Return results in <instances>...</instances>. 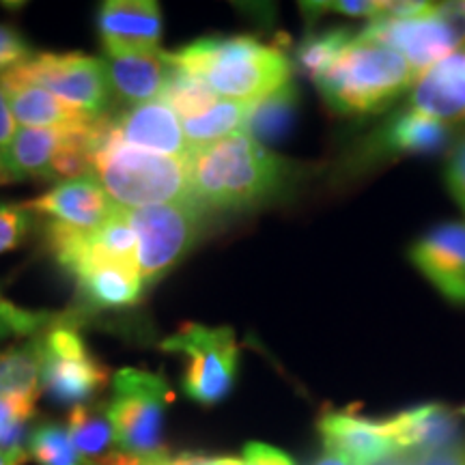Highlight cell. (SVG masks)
<instances>
[{
    "mask_svg": "<svg viewBox=\"0 0 465 465\" xmlns=\"http://www.w3.org/2000/svg\"><path fill=\"white\" fill-rule=\"evenodd\" d=\"M188 199L205 212H243L276 194L284 164L246 130L190 151Z\"/></svg>",
    "mask_w": 465,
    "mask_h": 465,
    "instance_id": "1",
    "label": "cell"
},
{
    "mask_svg": "<svg viewBox=\"0 0 465 465\" xmlns=\"http://www.w3.org/2000/svg\"><path fill=\"white\" fill-rule=\"evenodd\" d=\"M168 61L203 80L220 100L254 104L289 84L291 65L281 50L252 37L201 39Z\"/></svg>",
    "mask_w": 465,
    "mask_h": 465,
    "instance_id": "2",
    "label": "cell"
},
{
    "mask_svg": "<svg viewBox=\"0 0 465 465\" xmlns=\"http://www.w3.org/2000/svg\"><path fill=\"white\" fill-rule=\"evenodd\" d=\"M185 160L119 143L113 121L106 116L93 125V174L119 207L136 209L188 199Z\"/></svg>",
    "mask_w": 465,
    "mask_h": 465,
    "instance_id": "3",
    "label": "cell"
},
{
    "mask_svg": "<svg viewBox=\"0 0 465 465\" xmlns=\"http://www.w3.org/2000/svg\"><path fill=\"white\" fill-rule=\"evenodd\" d=\"M416 80L414 67L401 52L360 35L315 83L334 110L364 114L386 108Z\"/></svg>",
    "mask_w": 465,
    "mask_h": 465,
    "instance_id": "4",
    "label": "cell"
},
{
    "mask_svg": "<svg viewBox=\"0 0 465 465\" xmlns=\"http://www.w3.org/2000/svg\"><path fill=\"white\" fill-rule=\"evenodd\" d=\"M362 37L401 52L420 78L465 39V5L388 3Z\"/></svg>",
    "mask_w": 465,
    "mask_h": 465,
    "instance_id": "5",
    "label": "cell"
},
{
    "mask_svg": "<svg viewBox=\"0 0 465 465\" xmlns=\"http://www.w3.org/2000/svg\"><path fill=\"white\" fill-rule=\"evenodd\" d=\"M173 392L164 375L141 369H121L113 380V399L106 411L113 424L116 450L136 457L162 455V429Z\"/></svg>",
    "mask_w": 465,
    "mask_h": 465,
    "instance_id": "6",
    "label": "cell"
},
{
    "mask_svg": "<svg viewBox=\"0 0 465 465\" xmlns=\"http://www.w3.org/2000/svg\"><path fill=\"white\" fill-rule=\"evenodd\" d=\"M138 242V272L144 287L155 284L182 261L201 232L203 212L190 199L125 209Z\"/></svg>",
    "mask_w": 465,
    "mask_h": 465,
    "instance_id": "7",
    "label": "cell"
},
{
    "mask_svg": "<svg viewBox=\"0 0 465 465\" xmlns=\"http://www.w3.org/2000/svg\"><path fill=\"white\" fill-rule=\"evenodd\" d=\"M0 83L39 86L95 119L106 114L113 95L102 58L80 54V52L37 54L22 65L0 74Z\"/></svg>",
    "mask_w": 465,
    "mask_h": 465,
    "instance_id": "8",
    "label": "cell"
},
{
    "mask_svg": "<svg viewBox=\"0 0 465 465\" xmlns=\"http://www.w3.org/2000/svg\"><path fill=\"white\" fill-rule=\"evenodd\" d=\"M162 349L188 358L182 386L192 401L216 405L231 392L240 358V347L231 328L188 323L177 334L168 336Z\"/></svg>",
    "mask_w": 465,
    "mask_h": 465,
    "instance_id": "9",
    "label": "cell"
},
{
    "mask_svg": "<svg viewBox=\"0 0 465 465\" xmlns=\"http://www.w3.org/2000/svg\"><path fill=\"white\" fill-rule=\"evenodd\" d=\"M42 391L63 405H83L108 383L106 366L86 349L74 323L56 319L42 339Z\"/></svg>",
    "mask_w": 465,
    "mask_h": 465,
    "instance_id": "10",
    "label": "cell"
},
{
    "mask_svg": "<svg viewBox=\"0 0 465 465\" xmlns=\"http://www.w3.org/2000/svg\"><path fill=\"white\" fill-rule=\"evenodd\" d=\"M100 35L106 54L160 50V5L151 0H108L100 9Z\"/></svg>",
    "mask_w": 465,
    "mask_h": 465,
    "instance_id": "11",
    "label": "cell"
},
{
    "mask_svg": "<svg viewBox=\"0 0 465 465\" xmlns=\"http://www.w3.org/2000/svg\"><path fill=\"white\" fill-rule=\"evenodd\" d=\"M114 203L97 182L95 174L69 179L52 188L50 192L26 203L31 213L50 218L52 223H63L78 229H95L106 223L114 212Z\"/></svg>",
    "mask_w": 465,
    "mask_h": 465,
    "instance_id": "12",
    "label": "cell"
},
{
    "mask_svg": "<svg viewBox=\"0 0 465 465\" xmlns=\"http://www.w3.org/2000/svg\"><path fill=\"white\" fill-rule=\"evenodd\" d=\"M325 452L347 465H377L399 452L394 441L383 433L380 420H369L347 411H330L319 420Z\"/></svg>",
    "mask_w": 465,
    "mask_h": 465,
    "instance_id": "13",
    "label": "cell"
},
{
    "mask_svg": "<svg viewBox=\"0 0 465 465\" xmlns=\"http://www.w3.org/2000/svg\"><path fill=\"white\" fill-rule=\"evenodd\" d=\"M411 261L446 298L465 304V224L435 226L411 248Z\"/></svg>",
    "mask_w": 465,
    "mask_h": 465,
    "instance_id": "14",
    "label": "cell"
},
{
    "mask_svg": "<svg viewBox=\"0 0 465 465\" xmlns=\"http://www.w3.org/2000/svg\"><path fill=\"white\" fill-rule=\"evenodd\" d=\"M113 134L130 147L185 160L192 147L185 141L182 119L162 102L134 106L113 121Z\"/></svg>",
    "mask_w": 465,
    "mask_h": 465,
    "instance_id": "15",
    "label": "cell"
},
{
    "mask_svg": "<svg viewBox=\"0 0 465 465\" xmlns=\"http://www.w3.org/2000/svg\"><path fill=\"white\" fill-rule=\"evenodd\" d=\"M399 452H427L455 444L459 424L449 407L429 403L380 420Z\"/></svg>",
    "mask_w": 465,
    "mask_h": 465,
    "instance_id": "16",
    "label": "cell"
},
{
    "mask_svg": "<svg viewBox=\"0 0 465 465\" xmlns=\"http://www.w3.org/2000/svg\"><path fill=\"white\" fill-rule=\"evenodd\" d=\"M110 91L134 106L155 102L164 89L171 61L162 50L143 54H106L104 58Z\"/></svg>",
    "mask_w": 465,
    "mask_h": 465,
    "instance_id": "17",
    "label": "cell"
},
{
    "mask_svg": "<svg viewBox=\"0 0 465 465\" xmlns=\"http://www.w3.org/2000/svg\"><path fill=\"white\" fill-rule=\"evenodd\" d=\"M411 104L440 121L465 119V54H450L418 78Z\"/></svg>",
    "mask_w": 465,
    "mask_h": 465,
    "instance_id": "18",
    "label": "cell"
},
{
    "mask_svg": "<svg viewBox=\"0 0 465 465\" xmlns=\"http://www.w3.org/2000/svg\"><path fill=\"white\" fill-rule=\"evenodd\" d=\"M7 95L15 124L22 127H44V130H75L95 121L84 110L58 100L52 93L33 84L0 83Z\"/></svg>",
    "mask_w": 465,
    "mask_h": 465,
    "instance_id": "19",
    "label": "cell"
},
{
    "mask_svg": "<svg viewBox=\"0 0 465 465\" xmlns=\"http://www.w3.org/2000/svg\"><path fill=\"white\" fill-rule=\"evenodd\" d=\"M84 300L97 308H125L141 300L144 284L138 265L102 263L75 274Z\"/></svg>",
    "mask_w": 465,
    "mask_h": 465,
    "instance_id": "20",
    "label": "cell"
},
{
    "mask_svg": "<svg viewBox=\"0 0 465 465\" xmlns=\"http://www.w3.org/2000/svg\"><path fill=\"white\" fill-rule=\"evenodd\" d=\"M67 130L20 127L5 153V168L11 179H50L52 162L65 141Z\"/></svg>",
    "mask_w": 465,
    "mask_h": 465,
    "instance_id": "21",
    "label": "cell"
},
{
    "mask_svg": "<svg viewBox=\"0 0 465 465\" xmlns=\"http://www.w3.org/2000/svg\"><path fill=\"white\" fill-rule=\"evenodd\" d=\"M446 138L449 127L444 121L414 108L394 116L392 124L383 130L381 147L392 153H427L440 149Z\"/></svg>",
    "mask_w": 465,
    "mask_h": 465,
    "instance_id": "22",
    "label": "cell"
},
{
    "mask_svg": "<svg viewBox=\"0 0 465 465\" xmlns=\"http://www.w3.org/2000/svg\"><path fill=\"white\" fill-rule=\"evenodd\" d=\"M67 433L80 455L93 465L116 450L106 405H74L67 418Z\"/></svg>",
    "mask_w": 465,
    "mask_h": 465,
    "instance_id": "23",
    "label": "cell"
},
{
    "mask_svg": "<svg viewBox=\"0 0 465 465\" xmlns=\"http://www.w3.org/2000/svg\"><path fill=\"white\" fill-rule=\"evenodd\" d=\"M42 391V341L0 353V397L37 401Z\"/></svg>",
    "mask_w": 465,
    "mask_h": 465,
    "instance_id": "24",
    "label": "cell"
},
{
    "mask_svg": "<svg viewBox=\"0 0 465 465\" xmlns=\"http://www.w3.org/2000/svg\"><path fill=\"white\" fill-rule=\"evenodd\" d=\"M295 104H298V93H295L293 84H284L282 89L274 91L263 100L250 104L243 130L261 144L281 141L289 132L291 121H293Z\"/></svg>",
    "mask_w": 465,
    "mask_h": 465,
    "instance_id": "25",
    "label": "cell"
},
{
    "mask_svg": "<svg viewBox=\"0 0 465 465\" xmlns=\"http://www.w3.org/2000/svg\"><path fill=\"white\" fill-rule=\"evenodd\" d=\"M248 110L250 104L218 100L203 114L182 121L185 141H188L192 149L223 141V138L246 127Z\"/></svg>",
    "mask_w": 465,
    "mask_h": 465,
    "instance_id": "26",
    "label": "cell"
},
{
    "mask_svg": "<svg viewBox=\"0 0 465 465\" xmlns=\"http://www.w3.org/2000/svg\"><path fill=\"white\" fill-rule=\"evenodd\" d=\"M168 54V52H166ZM220 100L212 93V89L183 69L174 67L171 63V72L166 75L164 89H162L158 102L164 104L173 110L179 119H192L209 110Z\"/></svg>",
    "mask_w": 465,
    "mask_h": 465,
    "instance_id": "27",
    "label": "cell"
},
{
    "mask_svg": "<svg viewBox=\"0 0 465 465\" xmlns=\"http://www.w3.org/2000/svg\"><path fill=\"white\" fill-rule=\"evenodd\" d=\"M28 455L37 465H93L80 455L61 424L44 422L28 438Z\"/></svg>",
    "mask_w": 465,
    "mask_h": 465,
    "instance_id": "28",
    "label": "cell"
},
{
    "mask_svg": "<svg viewBox=\"0 0 465 465\" xmlns=\"http://www.w3.org/2000/svg\"><path fill=\"white\" fill-rule=\"evenodd\" d=\"M353 39L356 37L345 28H334V31L322 33L319 37H311L300 45L298 63L312 80H317L334 65L336 58L345 52Z\"/></svg>",
    "mask_w": 465,
    "mask_h": 465,
    "instance_id": "29",
    "label": "cell"
},
{
    "mask_svg": "<svg viewBox=\"0 0 465 465\" xmlns=\"http://www.w3.org/2000/svg\"><path fill=\"white\" fill-rule=\"evenodd\" d=\"M37 401L20 397H0V450H25L28 420Z\"/></svg>",
    "mask_w": 465,
    "mask_h": 465,
    "instance_id": "30",
    "label": "cell"
},
{
    "mask_svg": "<svg viewBox=\"0 0 465 465\" xmlns=\"http://www.w3.org/2000/svg\"><path fill=\"white\" fill-rule=\"evenodd\" d=\"M54 322V312L28 311V308L11 304L0 295V341L9 339V336L37 334L42 330H48Z\"/></svg>",
    "mask_w": 465,
    "mask_h": 465,
    "instance_id": "31",
    "label": "cell"
},
{
    "mask_svg": "<svg viewBox=\"0 0 465 465\" xmlns=\"http://www.w3.org/2000/svg\"><path fill=\"white\" fill-rule=\"evenodd\" d=\"M33 213L26 205L0 201V254L15 250L31 232Z\"/></svg>",
    "mask_w": 465,
    "mask_h": 465,
    "instance_id": "32",
    "label": "cell"
},
{
    "mask_svg": "<svg viewBox=\"0 0 465 465\" xmlns=\"http://www.w3.org/2000/svg\"><path fill=\"white\" fill-rule=\"evenodd\" d=\"M28 58H33V52L25 37L14 26L0 25V74L22 65Z\"/></svg>",
    "mask_w": 465,
    "mask_h": 465,
    "instance_id": "33",
    "label": "cell"
},
{
    "mask_svg": "<svg viewBox=\"0 0 465 465\" xmlns=\"http://www.w3.org/2000/svg\"><path fill=\"white\" fill-rule=\"evenodd\" d=\"M410 465H465V446L455 444L444 446V449H435L427 452H407Z\"/></svg>",
    "mask_w": 465,
    "mask_h": 465,
    "instance_id": "34",
    "label": "cell"
},
{
    "mask_svg": "<svg viewBox=\"0 0 465 465\" xmlns=\"http://www.w3.org/2000/svg\"><path fill=\"white\" fill-rule=\"evenodd\" d=\"M446 179H449V188L452 192V196H455L457 203L465 212V136L455 144V149H452Z\"/></svg>",
    "mask_w": 465,
    "mask_h": 465,
    "instance_id": "35",
    "label": "cell"
},
{
    "mask_svg": "<svg viewBox=\"0 0 465 465\" xmlns=\"http://www.w3.org/2000/svg\"><path fill=\"white\" fill-rule=\"evenodd\" d=\"M311 11H339L345 15H380L386 11L388 3H366V0H347V3H312L304 5Z\"/></svg>",
    "mask_w": 465,
    "mask_h": 465,
    "instance_id": "36",
    "label": "cell"
},
{
    "mask_svg": "<svg viewBox=\"0 0 465 465\" xmlns=\"http://www.w3.org/2000/svg\"><path fill=\"white\" fill-rule=\"evenodd\" d=\"M243 461H246V465H295L282 450L261 444V441H252V444L246 446Z\"/></svg>",
    "mask_w": 465,
    "mask_h": 465,
    "instance_id": "37",
    "label": "cell"
},
{
    "mask_svg": "<svg viewBox=\"0 0 465 465\" xmlns=\"http://www.w3.org/2000/svg\"><path fill=\"white\" fill-rule=\"evenodd\" d=\"M15 132L17 127H15L14 113H11L7 95H5L3 86H0V149H3V153H7L11 143H14Z\"/></svg>",
    "mask_w": 465,
    "mask_h": 465,
    "instance_id": "38",
    "label": "cell"
},
{
    "mask_svg": "<svg viewBox=\"0 0 465 465\" xmlns=\"http://www.w3.org/2000/svg\"><path fill=\"white\" fill-rule=\"evenodd\" d=\"M243 459L235 457H196L192 459L190 465H242Z\"/></svg>",
    "mask_w": 465,
    "mask_h": 465,
    "instance_id": "39",
    "label": "cell"
},
{
    "mask_svg": "<svg viewBox=\"0 0 465 465\" xmlns=\"http://www.w3.org/2000/svg\"><path fill=\"white\" fill-rule=\"evenodd\" d=\"M26 450H0V465H25Z\"/></svg>",
    "mask_w": 465,
    "mask_h": 465,
    "instance_id": "40",
    "label": "cell"
},
{
    "mask_svg": "<svg viewBox=\"0 0 465 465\" xmlns=\"http://www.w3.org/2000/svg\"><path fill=\"white\" fill-rule=\"evenodd\" d=\"M377 465H410V457H407V452H403V455H394V457L386 459V461H381Z\"/></svg>",
    "mask_w": 465,
    "mask_h": 465,
    "instance_id": "41",
    "label": "cell"
},
{
    "mask_svg": "<svg viewBox=\"0 0 465 465\" xmlns=\"http://www.w3.org/2000/svg\"><path fill=\"white\" fill-rule=\"evenodd\" d=\"M315 465H347V463L342 461V459L330 455V452H325V455H323L322 459H319V461H317Z\"/></svg>",
    "mask_w": 465,
    "mask_h": 465,
    "instance_id": "42",
    "label": "cell"
},
{
    "mask_svg": "<svg viewBox=\"0 0 465 465\" xmlns=\"http://www.w3.org/2000/svg\"><path fill=\"white\" fill-rule=\"evenodd\" d=\"M5 177H7V168H5V153L3 149H0V182H3Z\"/></svg>",
    "mask_w": 465,
    "mask_h": 465,
    "instance_id": "43",
    "label": "cell"
},
{
    "mask_svg": "<svg viewBox=\"0 0 465 465\" xmlns=\"http://www.w3.org/2000/svg\"><path fill=\"white\" fill-rule=\"evenodd\" d=\"M461 414H463V416H465V407H463V410H461Z\"/></svg>",
    "mask_w": 465,
    "mask_h": 465,
    "instance_id": "44",
    "label": "cell"
},
{
    "mask_svg": "<svg viewBox=\"0 0 465 465\" xmlns=\"http://www.w3.org/2000/svg\"><path fill=\"white\" fill-rule=\"evenodd\" d=\"M463 5H465V3H463Z\"/></svg>",
    "mask_w": 465,
    "mask_h": 465,
    "instance_id": "45",
    "label": "cell"
}]
</instances>
